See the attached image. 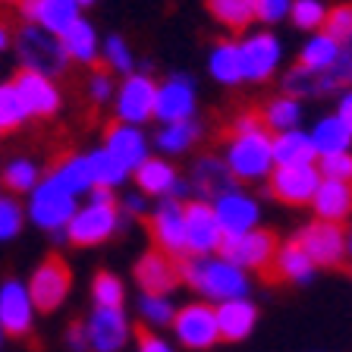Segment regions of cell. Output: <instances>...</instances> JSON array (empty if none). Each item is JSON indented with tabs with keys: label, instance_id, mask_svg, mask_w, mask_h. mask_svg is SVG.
Masks as SVG:
<instances>
[{
	"label": "cell",
	"instance_id": "f35d334b",
	"mask_svg": "<svg viewBox=\"0 0 352 352\" xmlns=\"http://www.w3.org/2000/svg\"><path fill=\"white\" fill-rule=\"evenodd\" d=\"M3 186L10 192H16V195H25V192H32L38 186V167L32 161H25V157H16V161H10L3 167Z\"/></svg>",
	"mask_w": 352,
	"mask_h": 352
},
{
	"label": "cell",
	"instance_id": "f907efd6",
	"mask_svg": "<svg viewBox=\"0 0 352 352\" xmlns=\"http://www.w3.org/2000/svg\"><path fill=\"white\" fill-rule=\"evenodd\" d=\"M88 95H91V101H110V95H113V79H110L107 73H95L91 76V82H88Z\"/></svg>",
	"mask_w": 352,
	"mask_h": 352
},
{
	"label": "cell",
	"instance_id": "4dcf8cb0",
	"mask_svg": "<svg viewBox=\"0 0 352 352\" xmlns=\"http://www.w3.org/2000/svg\"><path fill=\"white\" fill-rule=\"evenodd\" d=\"M340 51H343V44H340L337 38H330L327 32L311 35L299 54V66H305L311 73H327V69H333V63L340 60Z\"/></svg>",
	"mask_w": 352,
	"mask_h": 352
},
{
	"label": "cell",
	"instance_id": "816d5d0a",
	"mask_svg": "<svg viewBox=\"0 0 352 352\" xmlns=\"http://www.w3.org/2000/svg\"><path fill=\"white\" fill-rule=\"evenodd\" d=\"M139 352H173V346L167 340H161L157 333H151L148 327L139 330Z\"/></svg>",
	"mask_w": 352,
	"mask_h": 352
},
{
	"label": "cell",
	"instance_id": "ee69618b",
	"mask_svg": "<svg viewBox=\"0 0 352 352\" xmlns=\"http://www.w3.org/2000/svg\"><path fill=\"white\" fill-rule=\"evenodd\" d=\"M139 311H142V318H145L151 327L173 324V318H176V311H173V305H170L167 296H142Z\"/></svg>",
	"mask_w": 352,
	"mask_h": 352
},
{
	"label": "cell",
	"instance_id": "30bf717a",
	"mask_svg": "<svg viewBox=\"0 0 352 352\" xmlns=\"http://www.w3.org/2000/svg\"><path fill=\"white\" fill-rule=\"evenodd\" d=\"M176 337L179 343L189 349H208L220 340V327H217V311L205 302H192V305L179 308L173 318Z\"/></svg>",
	"mask_w": 352,
	"mask_h": 352
},
{
	"label": "cell",
	"instance_id": "681fc988",
	"mask_svg": "<svg viewBox=\"0 0 352 352\" xmlns=\"http://www.w3.org/2000/svg\"><path fill=\"white\" fill-rule=\"evenodd\" d=\"M293 0H255V19L261 22H280L289 16Z\"/></svg>",
	"mask_w": 352,
	"mask_h": 352
},
{
	"label": "cell",
	"instance_id": "83f0119b",
	"mask_svg": "<svg viewBox=\"0 0 352 352\" xmlns=\"http://www.w3.org/2000/svg\"><path fill=\"white\" fill-rule=\"evenodd\" d=\"M217 311V327H220V337L223 340H242L249 337L252 327H255V305L249 299H233V302H223Z\"/></svg>",
	"mask_w": 352,
	"mask_h": 352
},
{
	"label": "cell",
	"instance_id": "9f6ffc18",
	"mask_svg": "<svg viewBox=\"0 0 352 352\" xmlns=\"http://www.w3.org/2000/svg\"><path fill=\"white\" fill-rule=\"evenodd\" d=\"M126 211L142 214V211H145V198H142V195H126Z\"/></svg>",
	"mask_w": 352,
	"mask_h": 352
},
{
	"label": "cell",
	"instance_id": "d4e9b609",
	"mask_svg": "<svg viewBox=\"0 0 352 352\" xmlns=\"http://www.w3.org/2000/svg\"><path fill=\"white\" fill-rule=\"evenodd\" d=\"M135 183L145 195H157V198H170V195H183L186 186L179 183L176 170L170 167L161 157H148L139 170H135Z\"/></svg>",
	"mask_w": 352,
	"mask_h": 352
},
{
	"label": "cell",
	"instance_id": "4fadbf2b",
	"mask_svg": "<svg viewBox=\"0 0 352 352\" xmlns=\"http://www.w3.org/2000/svg\"><path fill=\"white\" fill-rule=\"evenodd\" d=\"M154 98H157V85L148 76H126L123 85L117 88V117L120 123L142 126L154 117Z\"/></svg>",
	"mask_w": 352,
	"mask_h": 352
},
{
	"label": "cell",
	"instance_id": "be15d7a7",
	"mask_svg": "<svg viewBox=\"0 0 352 352\" xmlns=\"http://www.w3.org/2000/svg\"><path fill=\"white\" fill-rule=\"evenodd\" d=\"M0 132H3V120H0Z\"/></svg>",
	"mask_w": 352,
	"mask_h": 352
},
{
	"label": "cell",
	"instance_id": "6125c7cd",
	"mask_svg": "<svg viewBox=\"0 0 352 352\" xmlns=\"http://www.w3.org/2000/svg\"><path fill=\"white\" fill-rule=\"evenodd\" d=\"M0 340H3V327H0Z\"/></svg>",
	"mask_w": 352,
	"mask_h": 352
},
{
	"label": "cell",
	"instance_id": "603a6c76",
	"mask_svg": "<svg viewBox=\"0 0 352 352\" xmlns=\"http://www.w3.org/2000/svg\"><path fill=\"white\" fill-rule=\"evenodd\" d=\"M192 189L198 192V201L220 198L233 189V173H230L223 157H201L192 164Z\"/></svg>",
	"mask_w": 352,
	"mask_h": 352
},
{
	"label": "cell",
	"instance_id": "680465c9",
	"mask_svg": "<svg viewBox=\"0 0 352 352\" xmlns=\"http://www.w3.org/2000/svg\"><path fill=\"white\" fill-rule=\"evenodd\" d=\"M76 3H79V7H88V3H95V0H76Z\"/></svg>",
	"mask_w": 352,
	"mask_h": 352
},
{
	"label": "cell",
	"instance_id": "f5cc1de1",
	"mask_svg": "<svg viewBox=\"0 0 352 352\" xmlns=\"http://www.w3.org/2000/svg\"><path fill=\"white\" fill-rule=\"evenodd\" d=\"M255 129H267V126H264V117H258V113H242L233 126V132H255Z\"/></svg>",
	"mask_w": 352,
	"mask_h": 352
},
{
	"label": "cell",
	"instance_id": "3957f363",
	"mask_svg": "<svg viewBox=\"0 0 352 352\" xmlns=\"http://www.w3.org/2000/svg\"><path fill=\"white\" fill-rule=\"evenodd\" d=\"M16 54H19L22 69L38 76H60L69 63V54H66L60 35L54 32H44L41 25H22L19 35H16Z\"/></svg>",
	"mask_w": 352,
	"mask_h": 352
},
{
	"label": "cell",
	"instance_id": "74e56055",
	"mask_svg": "<svg viewBox=\"0 0 352 352\" xmlns=\"http://www.w3.org/2000/svg\"><path fill=\"white\" fill-rule=\"evenodd\" d=\"M299 120H302V107H299V101L289 95L274 98V101L267 104V110H264V126H271V129H277V132L296 129Z\"/></svg>",
	"mask_w": 352,
	"mask_h": 352
},
{
	"label": "cell",
	"instance_id": "d590c367",
	"mask_svg": "<svg viewBox=\"0 0 352 352\" xmlns=\"http://www.w3.org/2000/svg\"><path fill=\"white\" fill-rule=\"evenodd\" d=\"M88 161H91V170H95V186H104V189H113V186L126 183V176H129V170L107 148H95L88 154Z\"/></svg>",
	"mask_w": 352,
	"mask_h": 352
},
{
	"label": "cell",
	"instance_id": "1f68e13d",
	"mask_svg": "<svg viewBox=\"0 0 352 352\" xmlns=\"http://www.w3.org/2000/svg\"><path fill=\"white\" fill-rule=\"evenodd\" d=\"M208 69L217 82L223 85H236L242 79V57H239V41H220L214 44L211 57H208Z\"/></svg>",
	"mask_w": 352,
	"mask_h": 352
},
{
	"label": "cell",
	"instance_id": "44dd1931",
	"mask_svg": "<svg viewBox=\"0 0 352 352\" xmlns=\"http://www.w3.org/2000/svg\"><path fill=\"white\" fill-rule=\"evenodd\" d=\"M13 85H16V91H19L25 110H29V117H51V113H57L60 91L47 76H38V73L22 69V73L13 79Z\"/></svg>",
	"mask_w": 352,
	"mask_h": 352
},
{
	"label": "cell",
	"instance_id": "91938a15",
	"mask_svg": "<svg viewBox=\"0 0 352 352\" xmlns=\"http://www.w3.org/2000/svg\"><path fill=\"white\" fill-rule=\"evenodd\" d=\"M0 3H22V0H0Z\"/></svg>",
	"mask_w": 352,
	"mask_h": 352
},
{
	"label": "cell",
	"instance_id": "db71d44e",
	"mask_svg": "<svg viewBox=\"0 0 352 352\" xmlns=\"http://www.w3.org/2000/svg\"><path fill=\"white\" fill-rule=\"evenodd\" d=\"M337 117L343 120V123L349 126V132H352V88H349V91H343V95H340V107H337Z\"/></svg>",
	"mask_w": 352,
	"mask_h": 352
},
{
	"label": "cell",
	"instance_id": "f546056e",
	"mask_svg": "<svg viewBox=\"0 0 352 352\" xmlns=\"http://www.w3.org/2000/svg\"><path fill=\"white\" fill-rule=\"evenodd\" d=\"M308 135H311V145H315L318 157H327V154H343V151H349V145H352L349 126H346L337 113H333V117L318 120V126L308 132Z\"/></svg>",
	"mask_w": 352,
	"mask_h": 352
},
{
	"label": "cell",
	"instance_id": "8992f818",
	"mask_svg": "<svg viewBox=\"0 0 352 352\" xmlns=\"http://www.w3.org/2000/svg\"><path fill=\"white\" fill-rule=\"evenodd\" d=\"M120 227V211L113 201H88L85 208L73 214L69 227H66V239L73 245H101Z\"/></svg>",
	"mask_w": 352,
	"mask_h": 352
},
{
	"label": "cell",
	"instance_id": "ab89813d",
	"mask_svg": "<svg viewBox=\"0 0 352 352\" xmlns=\"http://www.w3.org/2000/svg\"><path fill=\"white\" fill-rule=\"evenodd\" d=\"M0 120H3V132L16 129V126H22L29 120V110H25V104H22L13 82L0 85Z\"/></svg>",
	"mask_w": 352,
	"mask_h": 352
},
{
	"label": "cell",
	"instance_id": "7a4b0ae2",
	"mask_svg": "<svg viewBox=\"0 0 352 352\" xmlns=\"http://www.w3.org/2000/svg\"><path fill=\"white\" fill-rule=\"evenodd\" d=\"M233 179H264L274 173V139L267 129L233 132L223 154Z\"/></svg>",
	"mask_w": 352,
	"mask_h": 352
},
{
	"label": "cell",
	"instance_id": "5b68a950",
	"mask_svg": "<svg viewBox=\"0 0 352 352\" xmlns=\"http://www.w3.org/2000/svg\"><path fill=\"white\" fill-rule=\"evenodd\" d=\"M76 214V195L63 189L57 179H41V183L32 189V201H29V217L35 220L41 230H60L69 227V220Z\"/></svg>",
	"mask_w": 352,
	"mask_h": 352
},
{
	"label": "cell",
	"instance_id": "d6a6232c",
	"mask_svg": "<svg viewBox=\"0 0 352 352\" xmlns=\"http://www.w3.org/2000/svg\"><path fill=\"white\" fill-rule=\"evenodd\" d=\"M60 41H63L66 54H69V60H79V63H95L98 57V35L95 29H91V22L88 19H76L69 29L60 35Z\"/></svg>",
	"mask_w": 352,
	"mask_h": 352
},
{
	"label": "cell",
	"instance_id": "6f0895ef",
	"mask_svg": "<svg viewBox=\"0 0 352 352\" xmlns=\"http://www.w3.org/2000/svg\"><path fill=\"white\" fill-rule=\"evenodd\" d=\"M7 44H10V35H7V29L0 25V51H7Z\"/></svg>",
	"mask_w": 352,
	"mask_h": 352
},
{
	"label": "cell",
	"instance_id": "ba28073f",
	"mask_svg": "<svg viewBox=\"0 0 352 352\" xmlns=\"http://www.w3.org/2000/svg\"><path fill=\"white\" fill-rule=\"evenodd\" d=\"M69 283H73V274L66 267L63 258L51 255L38 264V271L29 280V296L35 302L38 311H54V308L63 305L66 293H69Z\"/></svg>",
	"mask_w": 352,
	"mask_h": 352
},
{
	"label": "cell",
	"instance_id": "9a60e30c",
	"mask_svg": "<svg viewBox=\"0 0 352 352\" xmlns=\"http://www.w3.org/2000/svg\"><path fill=\"white\" fill-rule=\"evenodd\" d=\"M321 186V173L315 164L302 167H277L271 173V195L286 205H308Z\"/></svg>",
	"mask_w": 352,
	"mask_h": 352
},
{
	"label": "cell",
	"instance_id": "94428289",
	"mask_svg": "<svg viewBox=\"0 0 352 352\" xmlns=\"http://www.w3.org/2000/svg\"><path fill=\"white\" fill-rule=\"evenodd\" d=\"M349 255H352V236H349Z\"/></svg>",
	"mask_w": 352,
	"mask_h": 352
},
{
	"label": "cell",
	"instance_id": "7402d4cb",
	"mask_svg": "<svg viewBox=\"0 0 352 352\" xmlns=\"http://www.w3.org/2000/svg\"><path fill=\"white\" fill-rule=\"evenodd\" d=\"M104 148H107L129 173L139 170L142 164L148 161V139L142 135L139 126H129V123L110 126L107 135H104Z\"/></svg>",
	"mask_w": 352,
	"mask_h": 352
},
{
	"label": "cell",
	"instance_id": "9c48e42d",
	"mask_svg": "<svg viewBox=\"0 0 352 352\" xmlns=\"http://www.w3.org/2000/svg\"><path fill=\"white\" fill-rule=\"evenodd\" d=\"M239 57H242V79L264 82L277 73L280 57H283V44L271 32H255V35L239 41Z\"/></svg>",
	"mask_w": 352,
	"mask_h": 352
},
{
	"label": "cell",
	"instance_id": "e0dca14e",
	"mask_svg": "<svg viewBox=\"0 0 352 352\" xmlns=\"http://www.w3.org/2000/svg\"><path fill=\"white\" fill-rule=\"evenodd\" d=\"M88 352H120L129 337V324L120 308H101L95 305L91 318L85 324Z\"/></svg>",
	"mask_w": 352,
	"mask_h": 352
},
{
	"label": "cell",
	"instance_id": "7c38bea8",
	"mask_svg": "<svg viewBox=\"0 0 352 352\" xmlns=\"http://www.w3.org/2000/svg\"><path fill=\"white\" fill-rule=\"evenodd\" d=\"M186 208V252L189 255H211L223 245V230H220L214 208L205 201H189Z\"/></svg>",
	"mask_w": 352,
	"mask_h": 352
},
{
	"label": "cell",
	"instance_id": "d6986e66",
	"mask_svg": "<svg viewBox=\"0 0 352 352\" xmlns=\"http://www.w3.org/2000/svg\"><path fill=\"white\" fill-rule=\"evenodd\" d=\"M135 280H139L145 296H170L176 286L183 283V274H179L176 258L164 255V252H148L135 264Z\"/></svg>",
	"mask_w": 352,
	"mask_h": 352
},
{
	"label": "cell",
	"instance_id": "8fae6325",
	"mask_svg": "<svg viewBox=\"0 0 352 352\" xmlns=\"http://www.w3.org/2000/svg\"><path fill=\"white\" fill-rule=\"evenodd\" d=\"M195 113V82L189 76H170L164 85H157V98H154V120H161L164 126L170 123H186Z\"/></svg>",
	"mask_w": 352,
	"mask_h": 352
},
{
	"label": "cell",
	"instance_id": "6da1fadb",
	"mask_svg": "<svg viewBox=\"0 0 352 352\" xmlns=\"http://www.w3.org/2000/svg\"><path fill=\"white\" fill-rule=\"evenodd\" d=\"M179 274L183 280L201 293L211 302H233V299H245L249 293V280H245V271L236 267L227 258H211V255H189L179 264Z\"/></svg>",
	"mask_w": 352,
	"mask_h": 352
},
{
	"label": "cell",
	"instance_id": "2e32d148",
	"mask_svg": "<svg viewBox=\"0 0 352 352\" xmlns=\"http://www.w3.org/2000/svg\"><path fill=\"white\" fill-rule=\"evenodd\" d=\"M214 217H217L223 236H242V233L258 230L261 211H258V201L252 195L230 189L220 198H214Z\"/></svg>",
	"mask_w": 352,
	"mask_h": 352
},
{
	"label": "cell",
	"instance_id": "bcb514c9",
	"mask_svg": "<svg viewBox=\"0 0 352 352\" xmlns=\"http://www.w3.org/2000/svg\"><path fill=\"white\" fill-rule=\"evenodd\" d=\"M321 179H337V183H352V154H327L321 157V167H318Z\"/></svg>",
	"mask_w": 352,
	"mask_h": 352
},
{
	"label": "cell",
	"instance_id": "ac0fdd59",
	"mask_svg": "<svg viewBox=\"0 0 352 352\" xmlns=\"http://www.w3.org/2000/svg\"><path fill=\"white\" fill-rule=\"evenodd\" d=\"M32 318H35V302L29 296V286H22L19 280H7L0 286V327H3V333L25 337L32 330Z\"/></svg>",
	"mask_w": 352,
	"mask_h": 352
},
{
	"label": "cell",
	"instance_id": "7dc6e473",
	"mask_svg": "<svg viewBox=\"0 0 352 352\" xmlns=\"http://www.w3.org/2000/svg\"><path fill=\"white\" fill-rule=\"evenodd\" d=\"M327 35L340 44L352 41V3H340L327 13Z\"/></svg>",
	"mask_w": 352,
	"mask_h": 352
},
{
	"label": "cell",
	"instance_id": "277c9868",
	"mask_svg": "<svg viewBox=\"0 0 352 352\" xmlns=\"http://www.w3.org/2000/svg\"><path fill=\"white\" fill-rule=\"evenodd\" d=\"M220 252H223L227 261H233L242 271H261L271 277L274 258H277V239L267 230H252V233L242 236H223Z\"/></svg>",
	"mask_w": 352,
	"mask_h": 352
},
{
	"label": "cell",
	"instance_id": "5bb4252c",
	"mask_svg": "<svg viewBox=\"0 0 352 352\" xmlns=\"http://www.w3.org/2000/svg\"><path fill=\"white\" fill-rule=\"evenodd\" d=\"M151 233L164 255L179 258V261L189 258V252H186V208L179 201H173V198L161 201V208L151 217Z\"/></svg>",
	"mask_w": 352,
	"mask_h": 352
},
{
	"label": "cell",
	"instance_id": "ffe728a7",
	"mask_svg": "<svg viewBox=\"0 0 352 352\" xmlns=\"http://www.w3.org/2000/svg\"><path fill=\"white\" fill-rule=\"evenodd\" d=\"M22 19L29 25H41L44 32L63 35L76 19H79V3L76 0H22Z\"/></svg>",
	"mask_w": 352,
	"mask_h": 352
},
{
	"label": "cell",
	"instance_id": "60d3db41",
	"mask_svg": "<svg viewBox=\"0 0 352 352\" xmlns=\"http://www.w3.org/2000/svg\"><path fill=\"white\" fill-rule=\"evenodd\" d=\"M289 19H293L296 29L315 32L318 25H324V22H327V7H324V0H293Z\"/></svg>",
	"mask_w": 352,
	"mask_h": 352
},
{
	"label": "cell",
	"instance_id": "484cf974",
	"mask_svg": "<svg viewBox=\"0 0 352 352\" xmlns=\"http://www.w3.org/2000/svg\"><path fill=\"white\" fill-rule=\"evenodd\" d=\"M315 157L318 151L308 132L286 129L274 135V167H302V164H315Z\"/></svg>",
	"mask_w": 352,
	"mask_h": 352
},
{
	"label": "cell",
	"instance_id": "f1b7e54d",
	"mask_svg": "<svg viewBox=\"0 0 352 352\" xmlns=\"http://www.w3.org/2000/svg\"><path fill=\"white\" fill-rule=\"evenodd\" d=\"M274 274L277 280H293V283H305L315 274V261L308 258V252L299 245V239L286 242L277 249V258H274Z\"/></svg>",
	"mask_w": 352,
	"mask_h": 352
},
{
	"label": "cell",
	"instance_id": "8d00e7d4",
	"mask_svg": "<svg viewBox=\"0 0 352 352\" xmlns=\"http://www.w3.org/2000/svg\"><path fill=\"white\" fill-rule=\"evenodd\" d=\"M283 91L289 98H299V95L305 98V95H324L330 88H327L324 73H311L305 66H296V69H289V73L283 76Z\"/></svg>",
	"mask_w": 352,
	"mask_h": 352
},
{
	"label": "cell",
	"instance_id": "7bdbcfd3",
	"mask_svg": "<svg viewBox=\"0 0 352 352\" xmlns=\"http://www.w3.org/2000/svg\"><path fill=\"white\" fill-rule=\"evenodd\" d=\"M101 54H104V60H107V66L113 69V73L132 76V66H135V60H132L129 44H126L120 35H110L107 41H104V51Z\"/></svg>",
	"mask_w": 352,
	"mask_h": 352
},
{
	"label": "cell",
	"instance_id": "4316f807",
	"mask_svg": "<svg viewBox=\"0 0 352 352\" xmlns=\"http://www.w3.org/2000/svg\"><path fill=\"white\" fill-rule=\"evenodd\" d=\"M51 179H57L69 195H85V192L95 189V170H91L88 154H66L51 170Z\"/></svg>",
	"mask_w": 352,
	"mask_h": 352
},
{
	"label": "cell",
	"instance_id": "e575fe53",
	"mask_svg": "<svg viewBox=\"0 0 352 352\" xmlns=\"http://www.w3.org/2000/svg\"><path fill=\"white\" fill-rule=\"evenodd\" d=\"M198 135H201V126H198L195 120H186V123H170V126H164V129L157 132L154 145L161 148L164 154H183V151H189V148L195 145Z\"/></svg>",
	"mask_w": 352,
	"mask_h": 352
},
{
	"label": "cell",
	"instance_id": "f6af8a7d",
	"mask_svg": "<svg viewBox=\"0 0 352 352\" xmlns=\"http://www.w3.org/2000/svg\"><path fill=\"white\" fill-rule=\"evenodd\" d=\"M22 220H25V214H22L19 201H13L10 195H0V242L13 239L22 230Z\"/></svg>",
	"mask_w": 352,
	"mask_h": 352
},
{
	"label": "cell",
	"instance_id": "11a10c76",
	"mask_svg": "<svg viewBox=\"0 0 352 352\" xmlns=\"http://www.w3.org/2000/svg\"><path fill=\"white\" fill-rule=\"evenodd\" d=\"M69 349H73V352H88L85 327H73V330H69Z\"/></svg>",
	"mask_w": 352,
	"mask_h": 352
},
{
	"label": "cell",
	"instance_id": "52a82bcc",
	"mask_svg": "<svg viewBox=\"0 0 352 352\" xmlns=\"http://www.w3.org/2000/svg\"><path fill=\"white\" fill-rule=\"evenodd\" d=\"M296 239H299V245L308 252V258L315 261V267H343L346 264V255H349V236L343 233L340 223L315 220V223H308Z\"/></svg>",
	"mask_w": 352,
	"mask_h": 352
},
{
	"label": "cell",
	"instance_id": "b9f144b4",
	"mask_svg": "<svg viewBox=\"0 0 352 352\" xmlns=\"http://www.w3.org/2000/svg\"><path fill=\"white\" fill-rule=\"evenodd\" d=\"M91 296H95V305H101V308H120V302H123V283L113 274L101 271L95 277V283H91Z\"/></svg>",
	"mask_w": 352,
	"mask_h": 352
},
{
	"label": "cell",
	"instance_id": "c3c4849f",
	"mask_svg": "<svg viewBox=\"0 0 352 352\" xmlns=\"http://www.w3.org/2000/svg\"><path fill=\"white\" fill-rule=\"evenodd\" d=\"M324 79H327L330 91H337L340 85H349V82H352V41L343 44L340 60L333 63V69H327V73H324Z\"/></svg>",
	"mask_w": 352,
	"mask_h": 352
},
{
	"label": "cell",
	"instance_id": "836d02e7",
	"mask_svg": "<svg viewBox=\"0 0 352 352\" xmlns=\"http://www.w3.org/2000/svg\"><path fill=\"white\" fill-rule=\"evenodd\" d=\"M208 13L233 32H242L255 19V0H208Z\"/></svg>",
	"mask_w": 352,
	"mask_h": 352
},
{
	"label": "cell",
	"instance_id": "cb8c5ba5",
	"mask_svg": "<svg viewBox=\"0 0 352 352\" xmlns=\"http://www.w3.org/2000/svg\"><path fill=\"white\" fill-rule=\"evenodd\" d=\"M318 220L327 223H343L352 214V183H337V179H321L315 198H311Z\"/></svg>",
	"mask_w": 352,
	"mask_h": 352
}]
</instances>
